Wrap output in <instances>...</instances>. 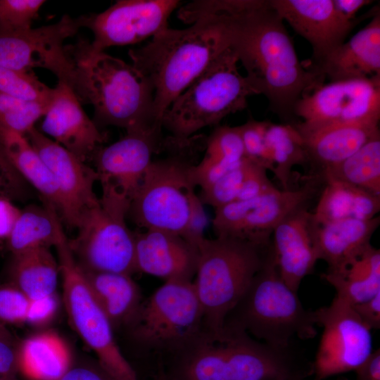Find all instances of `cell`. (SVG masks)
<instances>
[{
    "mask_svg": "<svg viewBox=\"0 0 380 380\" xmlns=\"http://www.w3.org/2000/svg\"><path fill=\"white\" fill-rule=\"evenodd\" d=\"M209 18L224 24L248 82L280 118L291 121L298 101L324 84V76L299 61L284 20L269 0H230Z\"/></svg>",
    "mask_w": 380,
    "mask_h": 380,
    "instance_id": "cell-1",
    "label": "cell"
},
{
    "mask_svg": "<svg viewBox=\"0 0 380 380\" xmlns=\"http://www.w3.org/2000/svg\"><path fill=\"white\" fill-rule=\"evenodd\" d=\"M205 139L196 134L174 138L167 155L153 160L129 201L128 215L135 224L179 235L196 245L204 236L205 215L196 193L191 158Z\"/></svg>",
    "mask_w": 380,
    "mask_h": 380,
    "instance_id": "cell-2",
    "label": "cell"
},
{
    "mask_svg": "<svg viewBox=\"0 0 380 380\" xmlns=\"http://www.w3.org/2000/svg\"><path fill=\"white\" fill-rule=\"evenodd\" d=\"M179 377L170 380H304L312 362L294 344L275 348L242 331L203 329L174 360Z\"/></svg>",
    "mask_w": 380,
    "mask_h": 380,
    "instance_id": "cell-3",
    "label": "cell"
},
{
    "mask_svg": "<svg viewBox=\"0 0 380 380\" xmlns=\"http://www.w3.org/2000/svg\"><path fill=\"white\" fill-rule=\"evenodd\" d=\"M65 48L75 65L72 89L81 103L92 105L98 127L112 125L126 132L162 127L154 116L153 87L132 64L104 51H89L82 38Z\"/></svg>",
    "mask_w": 380,
    "mask_h": 380,
    "instance_id": "cell-4",
    "label": "cell"
},
{
    "mask_svg": "<svg viewBox=\"0 0 380 380\" xmlns=\"http://www.w3.org/2000/svg\"><path fill=\"white\" fill-rule=\"evenodd\" d=\"M230 46L224 24L208 18L185 29L168 27L146 45L129 51L132 64L153 87L158 124L161 125L163 115L173 101Z\"/></svg>",
    "mask_w": 380,
    "mask_h": 380,
    "instance_id": "cell-5",
    "label": "cell"
},
{
    "mask_svg": "<svg viewBox=\"0 0 380 380\" xmlns=\"http://www.w3.org/2000/svg\"><path fill=\"white\" fill-rule=\"evenodd\" d=\"M316 325L315 311L305 309L297 293L281 278L271 243L261 267L223 327L245 332L272 347L286 348L296 337H315Z\"/></svg>",
    "mask_w": 380,
    "mask_h": 380,
    "instance_id": "cell-6",
    "label": "cell"
},
{
    "mask_svg": "<svg viewBox=\"0 0 380 380\" xmlns=\"http://www.w3.org/2000/svg\"><path fill=\"white\" fill-rule=\"evenodd\" d=\"M272 242L267 246L246 241L202 237L194 282L204 329L218 332L261 267Z\"/></svg>",
    "mask_w": 380,
    "mask_h": 380,
    "instance_id": "cell-7",
    "label": "cell"
},
{
    "mask_svg": "<svg viewBox=\"0 0 380 380\" xmlns=\"http://www.w3.org/2000/svg\"><path fill=\"white\" fill-rule=\"evenodd\" d=\"M238 62L232 46L220 53L165 111L162 127L175 138L188 139L245 109L248 98L258 93L240 74Z\"/></svg>",
    "mask_w": 380,
    "mask_h": 380,
    "instance_id": "cell-8",
    "label": "cell"
},
{
    "mask_svg": "<svg viewBox=\"0 0 380 380\" xmlns=\"http://www.w3.org/2000/svg\"><path fill=\"white\" fill-rule=\"evenodd\" d=\"M125 328L144 355L175 359L204 329L194 282L165 281L143 300Z\"/></svg>",
    "mask_w": 380,
    "mask_h": 380,
    "instance_id": "cell-9",
    "label": "cell"
},
{
    "mask_svg": "<svg viewBox=\"0 0 380 380\" xmlns=\"http://www.w3.org/2000/svg\"><path fill=\"white\" fill-rule=\"evenodd\" d=\"M101 184V197L82 214L69 246L84 270L131 275L137 270L135 234L126 223L130 201L113 184Z\"/></svg>",
    "mask_w": 380,
    "mask_h": 380,
    "instance_id": "cell-10",
    "label": "cell"
},
{
    "mask_svg": "<svg viewBox=\"0 0 380 380\" xmlns=\"http://www.w3.org/2000/svg\"><path fill=\"white\" fill-rule=\"evenodd\" d=\"M55 247L63 280V298L69 321L96 355L100 365L116 380H138L123 355L113 328L99 305L77 264L64 232Z\"/></svg>",
    "mask_w": 380,
    "mask_h": 380,
    "instance_id": "cell-11",
    "label": "cell"
},
{
    "mask_svg": "<svg viewBox=\"0 0 380 380\" xmlns=\"http://www.w3.org/2000/svg\"><path fill=\"white\" fill-rule=\"evenodd\" d=\"M320 180L318 175L298 189H277L250 200L234 201L215 209L212 227L215 237L269 245L275 227L314 198Z\"/></svg>",
    "mask_w": 380,
    "mask_h": 380,
    "instance_id": "cell-12",
    "label": "cell"
},
{
    "mask_svg": "<svg viewBox=\"0 0 380 380\" xmlns=\"http://www.w3.org/2000/svg\"><path fill=\"white\" fill-rule=\"evenodd\" d=\"M298 130L344 123L379 122L380 78L354 79L322 84L296 103Z\"/></svg>",
    "mask_w": 380,
    "mask_h": 380,
    "instance_id": "cell-13",
    "label": "cell"
},
{
    "mask_svg": "<svg viewBox=\"0 0 380 380\" xmlns=\"http://www.w3.org/2000/svg\"><path fill=\"white\" fill-rule=\"evenodd\" d=\"M314 311L323 332L312 362L313 380L355 371L372 353L371 329L351 305L336 296L329 305Z\"/></svg>",
    "mask_w": 380,
    "mask_h": 380,
    "instance_id": "cell-14",
    "label": "cell"
},
{
    "mask_svg": "<svg viewBox=\"0 0 380 380\" xmlns=\"http://www.w3.org/2000/svg\"><path fill=\"white\" fill-rule=\"evenodd\" d=\"M81 27H84L83 15L72 18L66 14L49 25L0 32V66L25 72L44 68L72 89L75 65L64 42Z\"/></svg>",
    "mask_w": 380,
    "mask_h": 380,
    "instance_id": "cell-15",
    "label": "cell"
},
{
    "mask_svg": "<svg viewBox=\"0 0 380 380\" xmlns=\"http://www.w3.org/2000/svg\"><path fill=\"white\" fill-rule=\"evenodd\" d=\"M178 0H120L99 13L83 15L84 27L94 40H85L92 52L113 46L134 44L168 28V19L179 6Z\"/></svg>",
    "mask_w": 380,
    "mask_h": 380,
    "instance_id": "cell-16",
    "label": "cell"
},
{
    "mask_svg": "<svg viewBox=\"0 0 380 380\" xmlns=\"http://www.w3.org/2000/svg\"><path fill=\"white\" fill-rule=\"evenodd\" d=\"M271 6L312 49L310 68L341 46L351 30L362 20L379 11L376 6L353 20L344 18L333 0H269Z\"/></svg>",
    "mask_w": 380,
    "mask_h": 380,
    "instance_id": "cell-17",
    "label": "cell"
},
{
    "mask_svg": "<svg viewBox=\"0 0 380 380\" xmlns=\"http://www.w3.org/2000/svg\"><path fill=\"white\" fill-rule=\"evenodd\" d=\"M161 127L127 132L118 141L98 148L92 154L99 181L115 185L130 201L153 156L164 152L167 137Z\"/></svg>",
    "mask_w": 380,
    "mask_h": 380,
    "instance_id": "cell-18",
    "label": "cell"
},
{
    "mask_svg": "<svg viewBox=\"0 0 380 380\" xmlns=\"http://www.w3.org/2000/svg\"><path fill=\"white\" fill-rule=\"evenodd\" d=\"M25 137L58 185L64 205L63 220L68 227L77 228L83 212L98 202L94 190L95 182L99 181L97 172L35 127Z\"/></svg>",
    "mask_w": 380,
    "mask_h": 380,
    "instance_id": "cell-19",
    "label": "cell"
},
{
    "mask_svg": "<svg viewBox=\"0 0 380 380\" xmlns=\"http://www.w3.org/2000/svg\"><path fill=\"white\" fill-rule=\"evenodd\" d=\"M41 125L42 130L82 162L106 141L83 110L73 90L58 82Z\"/></svg>",
    "mask_w": 380,
    "mask_h": 380,
    "instance_id": "cell-20",
    "label": "cell"
},
{
    "mask_svg": "<svg viewBox=\"0 0 380 380\" xmlns=\"http://www.w3.org/2000/svg\"><path fill=\"white\" fill-rule=\"evenodd\" d=\"M308 203L297 208L274 229L272 244L279 273L284 283L298 292L302 280L310 274L318 260Z\"/></svg>",
    "mask_w": 380,
    "mask_h": 380,
    "instance_id": "cell-21",
    "label": "cell"
},
{
    "mask_svg": "<svg viewBox=\"0 0 380 380\" xmlns=\"http://www.w3.org/2000/svg\"><path fill=\"white\" fill-rule=\"evenodd\" d=\"M198 258L197 245L179 235L158 230L135 234L137 271L166 281H191Z\"/></svg>",
    "mask_w": 380,
    "mask_h": 380,
    "instance_id": "cell-22",
    "label": "cell"
},
{
    "mask_svg": "<svg viewBox=\"0 0 380 380\" xmlns=\"http://www.w3.org/2000/svg\"><path fill=\"white\" fill-rule=\"evenodd\" d=\"M308 69L330 82L380 78V12L348 42Z\"/></svg>",
    "mask_w": 380,
    "mask_h": 380,
    "instance_id": "cell-23",
    "label": "cell"
},
{
    "mask_svg": "<svg viewBox=\"0 0 380 380\" xmlns=\"http://www.w3.org/2000/svg\"><path fill=\"white\" fill-rule=\"evenodd\" d=\"M379 224V216L326 224H317L312 217L311 233L317 259L327 262V272L343 267L372 245L371 238Z\"/></svg>",
    "mask_w": 380,
    "mask_h": 380,
    "instance_id": "cell-24",
    "label": "cell"
},
{
    "mask_svg": "<svg viewBox=\"0 0 380 380\" xmlns=\"http://www.w3.org/2000/svg\"><path fill=\"white\" fill-rule=\"evenodd\" d=\"M298 131L303 139L308 162L321 171L342 162L380 133L379 122L334 124Z\"/></svg>",
    "mask_w": 380,
    "mask_h": 380,
    "instance_id": "cell-25",
    "label": "cell"
},
{
    "mask_svg": "<svg viewBox=\"0 0 380 380\" xmlns=\"http://www.w3.org/2000/svg\"><path fill=\"white\" fill-rule=\"evenodd\" d=\"M18 372L28 380H58L72 367L68 343L53 331L25 338L16 348Z\"/></svg>",
    "mask_w": 380,
    "mask_h": 380,
    "instance_id": "cell-26",
    "label": "cell"
},
{
    "mask_svg": "<svg viewBox=\"0 0 380 380\" xmlns=\"http://www.w3.org/2000/svg\"><path fill=\"white\" fill-rule=\"evenodd\" d=\"M82 271L93 295L113 330L125 328L144 300L139 286L128 274Z\"/></svg>",
    "mask_w": 380,
    "mask_h": 380,
    "instance_id": "cell-27",
    "label": "cell"
},
{
    "mask_svg": "<svg viewBox=\"0 0 380 380\" xmlns=\"http://www.w3.org/2000/svg\"><path fill=\"white\" fill-rule=\"evenodd\" d=\"M316 208L312 213L317 224L343 220H370L380 211V196L355 186L336 181H324Z\"/></svg>",
    "mask_w": 380,
    "mask_h": 380,
    "instance_id": "cell-28",
    "label": "cell"
},
{
    "mask_svg": "<svg viewBox=\"0 0 380 380\" xmlns=\"http://www.w3.org/2000/svg\"><path fill=\"white\" fill-rule=\"evenodd\" d=\"M0 142L15 170L62 215L64 205L58 185L47 165L27 138L0 127Z\"/></svg>",
    "mask_w": 380,
    "mask_h": 380,
    "instance_id": "cell-29",
    "label": "cell"
},
{
    "mask_svg": "<svg viewBox=\"0 0 380 380\" xmlns=\"http://www.w3.org/2000/svg\"><path fill=\"white\" fill-rule=\"evenodd\" d=\"M322 277L336 290V296L351 305L380 293V251L369 246L343 267L326 272Z\"/></svg>",
    "mask_w": 380,
    "mask_h": 380,
    "instance_id": "cell-30",
    "label": "cell"
},
{
    "mask_svg": "<svg viewBox=\"0 0 380 380\" xmlns=\"http://www.w3.org/2000/svg\"><path fill=\"white\" fill-rule=\"evenodd\" d=\"M204 155L193 166L197 187L203 189L236 167L245 158L239 126L217 127L206 138Z\"/></svg>",
    "mask_w": 380,
    "mask_h": 380,
    "instance_id": "cell-31",
    "label": "cell"
},
{
    "mask_svg": "<svg viewBox=\"0 0 380 380\" xmlns=\"http://www.w3.org/2000/svg\"><path fill=\"white\" fill-rule=\"evenodd\" d=\"M13 256L11 267L13 285L30 300L56 292L60 271L49 248H38Z\"/></svg>",
    "mask_w": 380,
    "mask_h": 380,
    "instance_id": "cell-32",
    "label": "cell"
},
{
    "mask_svg": "<svg viewBox=\"0 0 380 380\" xmlns=\"http://www.w3.org/2000/svg\"><path fill=\"white\" fill-rule=\"evenodd\" d=\"M63 230L58 212L49 203L44 208L30 206L20 212L8 239L13 255L38 248L56 246Z\"/></svg>",
    "mask_w": 380,
    "mask_h": 380,
    "instance_id": "cell-33",
    "label": "cell"
},
{
    "mask_svg": "<svg viewBox=\"0 0 380 380\" xmlns=\"http://www.w3.org/2000/svg\"><path fill=\"white\" fill-rule=\"evenodd\" d=\"M320 172L323 182L336 180L380 196V133L342 162Z\"/></svg>",
    "mask_w": 380,
    "mask_h": 380,
    "instance_id": "cell-34",
    "label": "cell"
},
{
    "mask_svg": "<svg viewBox=\"0 0 380 380\" xmlns=\"http://www.w3.org/2000/svg\"><path fill=\"white\" fill-rule=\"evenodd\" d=\"M265 137L274 163L272 173L284 190L290 189L293 167L308 163L303 139L294 125L271 122H267Z\"/></svg>",
    "mask_w": 380,
    "mask_h": 380,
    "instance_id": "cell-35",
    "label": "cell"
},
{
    "mask_svg": "<svg viewBox=\"0 0 380 380\" xmlns=\"http://www.w3.org/2000/svg\"><path fill=\"white\" fill-rule=\"evenodd\" d=\"M49 104L25 101L0 92V127L25 136L34 127L37 120L44 116Z\"/></svg>",
    "mask_w": 380,
    "mask_h": 380,
    "instance_id": "cell-36",
    "label": "cell"
},
{
    "mask_svg": "<svg viewBox=\"0 0 380 380\" xmlns=\"http://www.w3.org/2000/svg\"><path fill=\"white\" fill-rule=\"evenodd\" d=\"M54 89L42 82L31 71L0 66V92L25 101L49 104Z\"/></svg>",
    "mask_w": 380,
    "mask_h": 380,
    "instance_id": "cell-37",
    "label": "cell"
},
{
    "mask_svg": "<svg viewBox=\"0 0 380 380\" xmlns=\"http://www.w3.org/2000/svg\"><path fill=\"white\" fill-rule=\"evenodd\" d=\"M248 163L249 160L244 158L236 167L201 189L199 198L202 203L216 209L236 201L241 189Z\"/></svg>",
    "mask_w": 380,
    "mask_h": 380,
    "instance_id": "cell-38",
    "label": "cell"
},
{
    "mask_svg": "<svg viewBox=\"0 0 380 380\" xmlns=\"http://www.w3.org/2000/svg\"><path fill=\"white\" fill-rule=\"evenodd\" d=\"M43 0H0V32L31 29Z\"/></svg>",
    "mask_w": 380,
    "mask_h": 380,
    "instance_id": "cell-39",
    "label": "cell"
},
{
    "mask_svg": "<svg viewBox=\"0 0 380 380\" xmlns=\"http://www.w3.org/2000/svg\"><path fill=\"white\" fill-rule=\"evenodd\" d=\"M267 122L251 119L239 126V129L245 158L267 171L273 172L274 163L265 137Z\"/></svg>",
    "mask_w": 380,
    "mask_h": 380,
    "instance_id": "cell-40",
    "label": "cell"
},
{
    "mask_svg": "<svg viewBox=\"0 0 380 380\" xmlns=\"http://www.w3.org/2000/svg\"><path fill=\"white\" fill-rule=\"evenodd\" d=\"M30 300L15 286L0 287V322H26Z\"/></svg>",
    "mask_w": 380,
    "mask_h": 380,
    "instance_id": "cell-41",
    "label": "cell"
},
{
    "mask_svg": "<svg viewBox=\"0 0 380 380\" xmlns=\"http://www.w3.org/2000/svg\"><path fill=\"white\" fill-rule=\"evenodd\" d=\"M276 189L267 177V170L249 160L244 181L236 201L250 200Z\"/></svg>",
    "mask_w": 380,
    "mask_h": 380,
    "instance_id": "cell-42",
    "label": "cell"
},
{
    "mask_svg": "<svg viewBox=\"0 0 380 380\" xmlns=\"http://www.w3.org/2000/svg\"><path fill=\"white\" fill-rule=\"evenodd\" d=\"M60 300L56 293L45 297L30 300L26 323L35 327L50 324L58 314Z\"/></svg>",
    "mask_w": 380,
    "mask_h": 380,
    "instance_id": "cell-43",
    "label": "cell"
},
{
    "mask_svg": "<svg viewBox=\"0 0 380 380\" xmlns=\"http://www.w3.org/2000/svg\"><path fill=\"white\" fill-rule=\"evenodd\" d=\"M23 178L8 158L0 142V196L7 198L19 196Z\"/></svg>",
    "mask_w": 380,
    "mask_h": 380,
    "instance_id": "cell-44",
    "label": "cell"
},
{
    "mask_svg": "<svg viewBox=\"0 0 380 380\" xmlns=\"http://www.w3.org/2000/svg\"><path fill=\"white\" fill-rule=\"evenodd\" d=\"M58 380H116L98 362L96 365L71 367Z\"/></svg>",
    "mask_w": 380,
    "mask_h": 380,
    "instance_id": "cell-45",
    "label": "cell"
},
{
    "mask_svg": "<svg viewBox=\"0 0 380 380\" xmlns=\"http://www.w3.org/2000/svg\"><path fill=\"white\" fill-rule=\"evenodd\" d=\"M352 306L369 329L380 328V293L367 301Z\"/></svg>",
    "mask_w": 380,
    "mask_h": 380,
    "instance_id": "cell-46",
    "label": "cell"
},
{
    "mask_svg": "<svg viewBox=\"0 0 380 380\" xmlns=\"http://www.w3.org/2000/svg\"><path fill=\"white\" fill-rule=\"evenodd\" d=\"M20 212L8 198L0 196V239L9 236Z\"/></svg>",
    "mask_w": 380,
    "mask_h": 380,
    "instance_id": "cell-47",
    "label": "cell"
},
{
    "mask_svg": "<svg viewBox=\"0 0 380 380\" xmlns=\"http://www.w3.org/2000/svg\"><path fill=\"white\" fill-rule=\"evenodd\" d=\"M17 372L16 348L13 343L0 339V374L15 376Z\"/></svg>",
    "mask_w": 380,
    "mask_h": 380,
    "instance_id": "cell-48",
    "label": "cell"
},
{
    "mask_svg": "<svg viewBox=\"0 0 380 380\" xmlns=\"http://www.w3.org/2000/svg\"><path fill=\"white\" fill-rule=\"evenodd\" d=\"M355 372V380H380V349L372 351L367 360Z\"/></svg>",
    "mask_w": 380,
    "mask_h": 380,
    "instance_id": "cell-49",
    "label": "cell"
},
{
    "mask_svg": "<svg viewBox=\"0 0 380 380\" xmlns=\"http://www.w3.org/2000/svg\"><path fill=\"white\" fill-rule=\"evenodd\" d=\"M338 13L346 20H353L357 18V13L365 6L372 1L369 0H333Z\"/></svg>",
    "mask_w": 380,
    "mask_h": 380,
    "instance_id": "cell-50",
    "label": "cell"
},
{
    "mask_svg": "<svg viewBox=\"0 0 380 380\" xmlns=\"http://www.w3.org/2000/svg\"><path fill=\"white\" fill-rule=\"evenodd\" d=\"M0 339L13 343V336L8 330L0 322Z\"/></svg>",
    "mask_w": 380,
    "mask_h": 380,
    "instance_id": "cell-51",
    "label": "cell"
},
{
    "mask_svg": "<svg viewBox=\"0 0 380 380\" xmlns=\"http://www.w3.org/2000/svg\"><path fill=\"white\" fill-rule=\"evenodd\" d=\"M0 380H18L15 376H7L0 374Z\"/></svg>",
    "mask_w": 380,
    "mask_h": 380,
    "instance_id": "cell-52",
    "label": "cell"
},
{
    "mask_svg": "<svg viewBox=\"0 0 380 380\" xmlns=\"http://www.w3.org/2000/svg\"><path fill=\"white\" fill-rule=\"evenodd\" d=\"M165 380H170V379H167V378H165Z\"/></svg>",
    "mask_w": 380,
    "mask_h": 380,
    "instance_id": "cell-53",
    "label": "cell"
}]
</instances>
